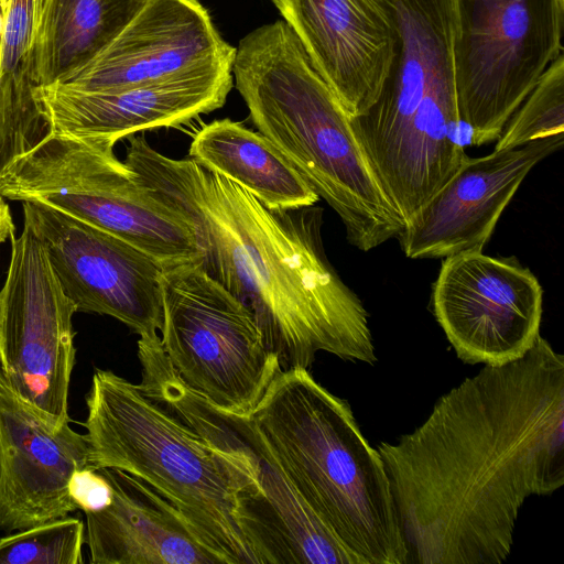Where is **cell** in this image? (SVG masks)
I'll return each mask as SVG.
<instances>
[{
  "label": "cell",
  "mask_w": 564,
  "mask_h": 564,
  "mask_svg": "<svg viewBox=\"0 0 564 564\" xmlns=\"http://www.w3.org/2000/svg\"><path fill=\"white\" fill-rule=\"evenodd\" d=\"M234 61L119 89L84 91L42 86L37 95L50 132L117 143L140 131L177 127L224 106Z\"/></svg>",
  "instance_id": "5bb4252c"
},
{
  "label": "cell",
  "mask_w": 564,
  "mask_h": 564,
  "mask_svg": "<svg viewBox=\"0 0 564 564\" xmlns=\"http://www.w3.org/2000/svg\"><path fill=\"white\" fill-rule=\"evenodd\" d=\"M24 223L45 246L76 312L111 316L139 336L163 325L164 265L128 241L50 206L23 202Z\"/></svg>",
  "instance_id": "8fae6325"
},
{
  "label": "cell",
  "mask_w": 564,
  "mask_h": 564,
  "mask_svg": "<svg viewBox=\"0 0 564 564\" xmlns=\"http://www.w3.org/2000/svg\"><path fill=\"white\" fill-rule=\"evenodd\" d=\"M7 6H8V0H0V25H2V22L4 20L6 12H7Z\"/></svg>",
  "instance_id": "83f0119b"
},
{
  "label": "cell",
  "mask_w": 564,
  "mask_h": 564,
  "mask_svg": "<svg viewBox=\"0 0 564 564\" xmlns=\"http://www.w3.org/2000/svg\"><path fill=\"white\" fill-rule=\"evenodd\" d=\"M162 348L181 380L221 410L250 416L282 370L251 311L199 265L164 267Z\"/></svg>",
  "instance_id": "ba28073f"
},
{
  "label": "cell",
  "mask_w": 564,
  "mask_h": 564,
  "mask_svg": "<svg viewBox=\"0 0 564 564\" xmlns=\"http://www.w3.org/2000/svg\"><path fill=\"white\" fill-rule=\"evenodd\" d=\"M377 451L412 561L501 563L525 499L564 484V357L539 335L521 358L485 365Z\"/></svg>",
  "instance_id": "6da1fadb"
},
{
  "label": "cell",
  "mask_w": 564,
  "mask_h": 564,
  "mask_svg": "<svg viewBox=\"0 0 564 564\" xmlns=\"http://www.w3.org/2000/svg\"><path fill=\"white\" fill-rule=\"evenodd\" d=\"M251 417L299 495L356 564H405L409 551L379 452L349 403L307 369L281 370Z\"/></svg>",
  "instance_id": "5b68a950"
},
{
  "label": "cell",
  "mask_w": 564,
  "mask_h": 564,
  "mask_svg": "<svg viewBox=\"0 0 564 564\" xmlns=\"http://www.w3.org/2000/svg\"><path fill=\"white\" fill-rule=\"evenodd\" d=\"M564 55L560 54L544 70L536 85L505 124L495 150L563 134Z\"/></svg>",
  "instance_id": "7402d4cb"
},
{
  "label": "cell",
  "mask_w": 564,
  "mask_h": 564,
  "mask_svg": "<svg viewBox=\"0 0 564 564\" xmlns=\"http://www.w3.org/2000/svg\"><path fill=\"white\" fill-rule=\"evenodd\" d=\"M86 403L93 468L120 469L151 486L223 564H256L236 513L238 500L258 490L256 469L231 436L213 424L195 432L110 370L95 371Z\"/></svg>",
  "instance_id": "277c9868"
},
{
  "label": "cell",
  "mask_w": 564,
  "mask_h": 564,
  "mask_svg": "<svg viewBox=\"0 0 564 564\" xmlns=\"http://www.w3.org/2000/svg\"><path fill=\"white\" fill-rule=\"evenodd\" d=\"M399 42L375 102L349 118L404 223L469 158L458 139L451 0H394Z\"/></svg>",
  "instance_id": "8992f818"
},
{
  "label": "cell",
  "mask_w": 564,
  "mask_h": 564,
  "mask_svg": "<svg viewBox=\"0 0 564 564\" xmlns=\"http://www.w3.org/2000/svg\"><path fill=\"white\" fill-rule=\"evenodd\" d=\"M83 543V521L59 518L0 539V564H79Z\"/></svg>",
  "instance_id": "603a6c76"
},
{
  "label": "cell",
  "mask_w": 564,
  "mask_h": 564,
  "mask_svg": "<svg viewBox=\"0 0 564 564\" xmlns=\"http://www.w3.org/2000/svg\"><path fill=\"white\" fill-rule=\"evenodd\" d=\"M68 494L77 509L84 512L102 510L112 499L111 485L98 469L93 467L73 473L68 482Z\"/></svg>",
  "instance_id": "cb8c5ba5"
},
{
  "label": "cell",
  "mask_w": 564,
  "mask_h": 564,
  "mask_svg": "<svg viewBox=\"0 0 564 564\" xmlns=\"http://www.w3.org/2000/svg\"><path fill=\"white\" fill-rule=\"evenodd\" d=\"M2 318H3V294L0 291V355H1V340H2Z\"/></svg>",
  "instance_id": "4316f807"
},
{
  "label": "cell",
  "mask_w": 564,
  "mask_h": 564,
  "mask_svg": "<svg viewBox=\"0 0 564 564\" xmlns=\"http://www.w3.org/2000/svg\"><path fill=\"white\" fill-rule=\"evenodd\" d=\"M231 70L258 131L336 212L350 245L370 251L402 234L348 115L284 20L246 35Z\"/></svg>",
  "instance_id": "3957f363"
},
{
  "label": "cell",
  "mask_w": 564,
  "mask_h": 564,
  "mask_svg": "<svg viewBox=\"0 0 564 564\" xmlns=\"http://www.w3.org/2000/svg\"><path fill=\"white\" fill-rule=\"evenodd\" d=\"M115 144L50 132L0 173V195L72 215L164 267L199 261L189 223L116 156Z\"/></svg>",
  "instance_id": "52a82bcc"
},
{
  "label": "cell",
  "mask_w": 564,
  "mask_h": 564,
  "mask_svg": "<svg viewBox=\"0 0 564 564\" xmlns=\"http://www.w3.org/2000/svg\"><path fill=\"white\" fill-rule=\"evenodd\" d=\"M112 488L109 506L85 512L90 563L223 564L180 511L123 470L99 467Z\"/></svg>",
  "instance_id": "ac0fdd59"
},
{
  "label": "cell",
  "mask_w": 564,
  "mask_h": 564,
  "mask_svg": "<svg viewBox=\"0 0 564 564\" xmlns=\"http://www.w3.org/2000/svg\"><path fill=\"white\" fill-rule=\"evenodd\" d=\"M189 156L205 170L234 181L269 209L312 206L319 198L271 141L230 119L197 131Z\"/></svg>",
  "instance_id": "d6986e66"
},
{
  "label": "cell",
  "mask_w": 564,
  "mask_h": 564,
  "mask_svg": "<svg viewBox=\"0 0 564 564\" xmlns=\"http://www.w3.org/2000/svg\"><path fill=\"white\" fill-rule=\"evenodd\" d=\"M85 467L86 435L22 399L0 365V529L21 531L77 510L68 482Z\"/></svg>",
  "instance_id": "4fadbf2b"
},
{
  "label": "cell",
  "mask_w": 564,
  "mask_h": 564,
  "mask_svg": "<svg viewBox=\"0 0 564 564\" xmlns=\"http://www.w3.org/2000/svg\"><path fill=\"white\" fill-rule=\"evenodd\" d=\"M148 0H47L37 34L41 87L61 83L101 53Z\"/></svg>",
  "instance_id": "ffe728a7"
},
{
  "label": "cell",
  "mask_w": 564,
  "mask_h": 564,
  "mask_svg": "<svg viewBox=\"0 0 564 564\" xmlns=\"http://www.w3.org/2000/svg\"><path fill=\"white\" fill-rule=\"evenodd\" d=\"M123 162L189 223L202 269L253 314L282 370L318 351L373 365L368 313L328 262L323 209H269L234 181L130 135Z\"/></svg>",
  "instance_id": "7a4b0ae2"
},
{
  "label": "cell",
  "mask_w": 564,
  "mask_h": 564,
  "mask_svg": "<svg viewBox=\"0 0 564 564\" xmlns=\"http://www.w3.org/2000/svg\"><path fill=\"white\" fill-rule=\"evenodd\" d=\"M3 294L0 365L25 401L57 422L69 421L67 397L75 362L73 315L45 246L28 224L11 239Z\"/></svg>",
  "instance_id": "30bf717a"
},
{
  "label": "cell",
  "mask_w": 564,
  "mask_h": 564,
  "mask_svg": "<svg viewBox=\"0 0 564 564\" xmlns=\"http://www.w3.org/2000/svg\"><path fill=\"white\" fill-rule=\"evenodd\" d=\"M458 116L471 144L497 140L562 54L564 0H451Z\"/></svg>",
  "instance_id": "9c48e42d"
},
{
  "label": "cell",
  "mask_w": 564,
  "mask_h": 564,
  "mask_svg": "<svg viewBox=\"0 0 564 564\" xmlns=\"http://www.w3.org/2000/svg\"><path fill=\"white\" fill-rule=\"evenodd\" d=\"M15 227L12 219L11 210L4 197L0 195V243L15 235Z\"/></svg>",
  "instance_id": "484cf974"
},
{
  "label": "cell",
  "mask_w": 564,
  "mask_h": 564,
  "mask_svg": "<svg viewBox=\"0 0 564 564\" xmlns=\"http://www.w3.org/2000/svg\"><path fill=\"white\" fill-rule=\"evenodd\" d=\"M563 134L468 158L398 237L411 259L482 251L529 172L561 149Z\"/></svg>",
  "instance_id": "2e32d148"
},
{
  "label": "cell",
  "mask_w": 564,
  "mask_h": 564,
  "mask_svg": "<svg viewBox=\"0 0 564 564\" xmlns=\"http://www.w3.org/2000/svg\"><path fill=\"white\" fill-rule=\"evenodd\" d=\"M198 0H148L94 59L56 85L84 91L119 89L234 61Z\"/></svg>",
  "instance_id": "e0dca14e"
},
{
  "label": "cell",
  "mask_w": 564,
  "mask_h": 564,
  "mask_svg": "<svg viewBox=\"0 0 564 564\" xmlns=\"http://www.w3.org/2000/svg\"><path fill=\"white\" fill-rule=\"evenodd\" d=\"M33 147L8 122L0 110V173Z\"/></svg>",
  "instance_id": "d4e9b609"
},
{
  "label": "cell",
  "mask_w": 564,
  "mask_h": 564,
  "mask_svg": "<svg viewBox=\"0 0 564 564\" xmlns=\"http://www.w3.org/2000/svg\"><path fill=\"white\" fill-rule=\"evenodd\" d=\"M349 118L377 99L399 42L394 0H272Z\"/></svg>",
  "instance_id": "9a60e30c"
},
{
  "label": "cell",
  "mask_w": 564,
  "mask_h": 564,
  "mask_svg": "<svg viewBox=\"0 0 564 564\" xmlns=\"http://www.w3.org/2000/svg\"><path fill=\"white\" fill-rule=\"evenodd\" d=\"M433 311L457 357L500 366L521 358L540 335L543 291L517 261L482 251L445 257Z\"/></svg>",
  "instance_id": "7c38bea8"
},
{
  "label": "cell",
  "mask_w": 564,
  "mask_h": 564,
  "mask_svg": "<svg viewBox=\"0 0 564 564\" xmlns=\"http://www.w3.org/2000/svg\"><path fill=\"white\" fill-rule=\"evenodd\" d=\"M47 0H8L0 30V109L15 126L43 131L36 42Z\"/></svg>",
  "instance_id": "44dd1931"
}]
</instances>
